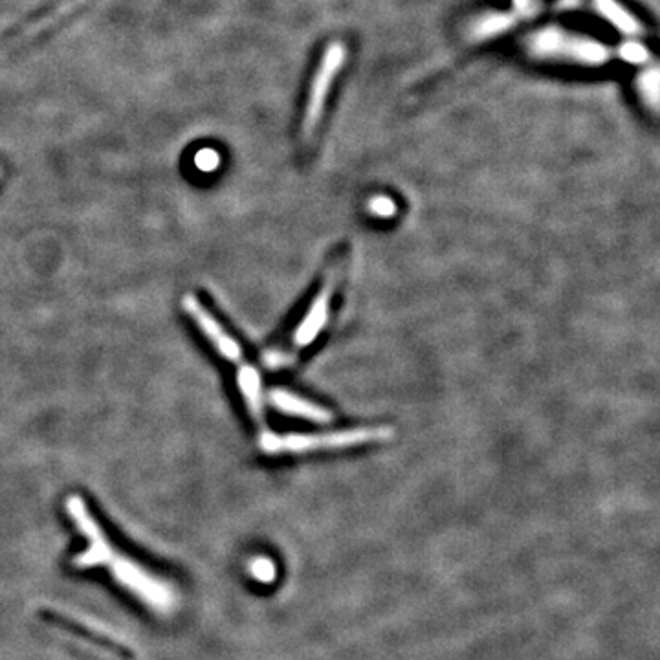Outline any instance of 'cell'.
I'll return each mask as SVG.
<instances>
[{"label":"cell","mask_w":660,"mask_h":660,"mask_svg":"<svg viewBox=\"0 0 660 660\" xmlns=\"http://www.w3.org/2000/svg\"><path fill=\"white\" fill-rule=\"evenodd\" d=\"M66 512L76 523L79 532L87 538V549L77 554L72 560L76 569H92V567H107L112 578L121 583L127 591L138 596L143 604L153 607L156 611H171L175 607V591L171 585L154 578L136 561L129 560L110 545L107 534L101 530L98 521L92 517L85 501L79 495H70L66 499Z\"/></svg>","instance_id":"cell-1"},{"label":"cell","mask_w":660,"mask_h":660,"mask_svg":"<svg viewBox=\"0 0 660 660\" xmlns=\"http://www.w3.org/2000/svg\"><path fill=\"white\" fill-rule=\"evenodd\" d=\"M341 270H343L341 259L330 263L323 285L314 297L307 314L299 321L297 329L288 336V341L283 345H277L274 349L264 352L263 363L268 369H285L288 365H292L296 362L297 354L318 338L319 332L329 319L332 297L340 285Z\"/></svg>","instance_id":"cell-2"},{"label":"cell","mask_w":660,"mask_h":660,"mask_svg":"<svg viewBox=\"0 0 660 660\" xmlns=\"http://www.w3.org/2000/svg\"><path fill=\"white\" fill-rule=\"evenodd\" d=\"M527 54L538 59H558L585 66L605 65L611 59V50L604 43L565 32L563 28L547 26L525 39Z\"/></svg>","instance_id":"cell-3"},{"label":"cell","mask_w":660,"mask_h":660,"mask_svg":"<svg viewBox=\"0 0 660 660\" xmlns=\"http://www.w3.org/2000/svg\"><path fill=\"white\" fill-rule=\"evenodd\" d=\"M393 431L389 428H358L332 433H290V435H275L272 431L259 435L261 450L268 455L277 453H307V451L334 450V448H349L369 442H384L391 439Z\"/></svg>","instance_id":"cell-4"},{"label":"cell","mask_w":660,"mask_h":660,"mask_svg":"<svg viewBox=\"0 0 660 660\" xmlns=\"http://www.w3.org/2000/svg\"><path fill=\"white\" fill-rule=\"evenodd\" d=\"M345 59H347L345 46L341 43H330L319 61L318 72L312 79L305 118H303V134L307 140L319 125V120L325 110V103L329 98L330 87L345 65Z\"/></svg>","instance_id":"cell-5"},{"label":"cell","mask_w":660,"mask_h":660,"mask_svg":"<svg viewBox=\"0 0 660 660\" xmlns=\"http://www.w3.org/2000/svg\"><path fill=\"white\" fill-rule=\"evenodd\" d=\"M182 305L189 314V318H193L198 329L204 332V336L211 341V345L217 349L224 360L233 363L235 367L244 362L241 345L235 341V338H231L230 334L224 330L217 319L213 318V314L198 301L197 297L193 294H186L182 299Z\"/></svg>","instance_id":"cell-6"},{"label":"cell","mask_w":660,"mask_h":660,"mask_svg":"<svg viewBox=\"0 0 660 660\" xmlns=\"http://www.w3.org/2000/svg\"><path fill=\"white\" fill-rule=\"evenodd\" d=\"M270 402L274 404V407L281 409L283 413H288V415H296V417L307 418V420H312V422H329L330 413L327 409L323 407L316 406L308 400H303L299 396L292 395V393H286V391H281V389H275L270 393Z\"/></svg>","instance_id":"cell-7"},{"label":"cell","mask_w":660,"mask_h":660,"mask_svg":"<svg viewBox=\"0 0 660 660\" xmlns=\"http://www.w3.org/2000/svg\"><path fill=\"white\" fill-rule=\"evenodd\" d=\"M594 6L598 13L604 17L605 21L611 22L616 30L624 35H640L642 33V24L629 13V11L616 0H594Z\"/></svg>","instance_id":"cell-8"},{"label":"cell","mask_w":660,"mask_h":660,"mask_svg":"<svg viewBox=\"0 0 660 660\" xmlns=\"http://www.w3.org/2000/svg\"><path fill=\"white\" fill-rule=\"evenodd\" d=\"M516 22V19L512 15H506V13H490V15H484L483 19L475 22L473 26V35L483 39V37H492V35H497V33H503Z\"/></svg>","instance_id":"cell-9"},{"label":"cell","mask_w":660,"mask_h":660,"mask_svg":"<svg viewBox=\"0 0 660 660\" xmlns=\"http://www.w3.org/2000/svg\"><path fill=\"white\" fill-rule=\"evenodd\" d=\"M638 92L653 110L659 109L660 74L657 66H651L638 77Z\"/></svg>","instance_id":"cell-10"},{"label":"cell","mask_w":660,"mask_h":660,"mask_svg":"<svg viewBox=\"0 0 660 660\" xmlns=\"http://www.w3.org/2000/svg\"><path fill=\"white\" fill-rule=\"evenodd\" d=\"M618 55L631 65H644L651 59L648 48L637 41H626L618 48Z\"/></svg>","instance_id":"cell-11"},{"label":"cell","mask_w":660,"mask_h":660,"mask_svg":"<svg viewBox=\"0 0 660 660\" xmlns=\"http://www.w3.org/2000/svg\"><path fill=\"white\" fill-rule=\"evenodd\" d=\"M252 576L259 582H272L275 578L274 563L266 558H259L252 563Z\"/></svg>","instance_id":"cell-12"},{"label":"cell","mask_w":660,"mask_h":660,"mask_svg":"<svg viewBox=\"0 0 660 660\" xmlns=\"http://www.w3.org/2000/svg\"><path fill=\"white\" fill-rule=\"evenodd\" d=\"M371 209H373L374 213H378V215H391L395 211V206L387 198H376V200L371 202Z\"/></svg>","instance_id":"cell-13"}]
</instances>
